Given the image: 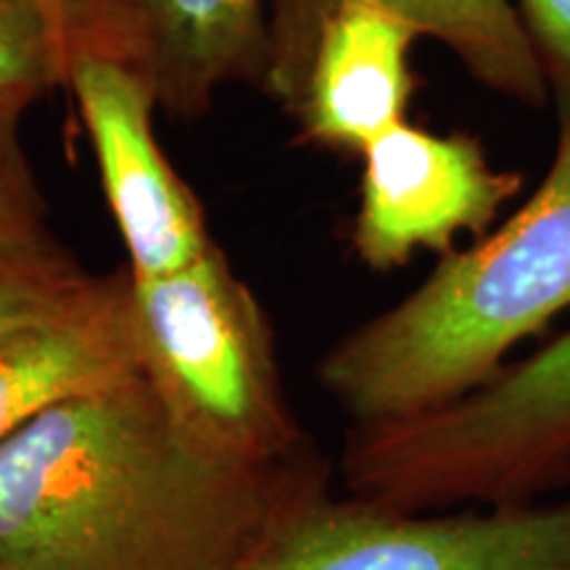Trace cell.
I'll return each mask as SVG.
<instances>
[{
	"label": "cell",
	"mask_w": 570,
	"mask_h": 570,
	"mask_svg": "<svg viewBox=\"0 0 570 570\" xmlns=\"http://www.w3.org/2000/svg\"><path fill=\"white\" fill-rule=\"evenodd\" d=\"M331 479L315 444L265 468L206 460L138 375L0 444V568L238 570Z\"/></svg>",
	"instance_id": "1"
},
{
	"label": "cell",
	"mask_w": 570,
	"mask_h": 570,
	"mask_svg": "<svg viewBox=\"0 0 570 570\" xmlns=\"http://www.w3.org/2000/svg\"><path fill=\"white\" fill-rule=\"evenodd\" d=\"M568 309L570 119L529 202L338 338L320 360V386L352 425L425 415L494 381L525 338Z\"/></svg>",
	"instance_id": "2"
},
{
	"label": "cell",
	"mask_w": 570,
	"mask_h": 570,
	"mask_svg": "<svg viewBox=\"0 0 570 570\" xmlns=\"http://www.w3.org/2000/svg\"><path fill=\"white\" fill-rule=\"evenodd\" d=\"M344 489L402 512L529 504L570 487V327L425 415L352 425Z\"/></svg>",
	"instance_id": "3"
},
{
	"label": "cell",
	"mask_w": 570,
	"mask_h": 570,
	"mask_svg": "<svg viewBox=\"0 0 570 570\" xmlns=\"http://www.w3.org/2000/svg\"><path fill=\"white\" fill-rule=\"evenodd\" d=\"M127 304L140 375L190 449L265 468L312 444L283 391L265 312L217 244L173 275L127 269Z\"/></svg>",
	"instance_id": "4"
},
{
	"label": "cell",
	"mask_w": 570,
	"mask_h": 570,
	"mask_svg": "<svg viewBox=\"0 0 570 570\" xmlns=\"http://www.w3.org/2000/svg\"><path fill=\"white\" fill-rule=\"evenodd\" d=\"M356 259L373 273L410 265L417 252L444 256L462 233L487 235L523 190V177L497 169L481 140L399 125L362 154Z\"/></svg>",
	"instance_id": "5"
},
{
	"label": "cell",
	"mask_w": 570,
	"mask_h": 570,
	"mask_svg": "<svg viewBox=\"0 0 570 570\" xmlns=\"http://www.w3.org/2000/svg\"><path fill=\"white\" fill-rule=\"evenodd\" d=\"M69 59L130 69L175 117H198L225 85L269 63L262 0H63Z\"/></svg>",
	"instance_id": "6"
},
{
	"label": "cell",
	"mask_w": 570,
	"mask_h": 570,
	"mask_svg": "<svg viewBox=\"0 0 570 570\" xmlns=\"http://www.w3.org/2000/svg\"><path fill=\"white\" fill-rule=\"evenodd\" d=\"M67 85L90 135L106 202L135 277H161L194 265L214 246L204 206L175 173L154 135V92L130 69L77 53Z\"/></svg>",
	"instance_id": "7"
},
{
	"label": "cell",
	"mask_w": 570,
	"mask_h": 570,
	"mask_svg": "<svg viewBox=\"0 0 570 570\" xmlns=\"http://www.w3.org/2000/svg\"><path fill=\"white\" fill-rule=\"evenodd\" d=\"M415 40L377 0H298L291 90L304 138L362 156L407 122Z\"/></svg>",
	"instance_id": "8"
},
{
	"label": "cell",
	"mask_w": 570,
	"mask_h": 570,
	"mask_svg": "<svg viewBox=\"0 0 570 570\" xmlns=\"http://www.w3.org/2000/svg\"><path fill=\"white\" fill-rule=\"evenodd\" d=\"M238 570H518V560L483 512H402L325 494Z\"/></svg>",
	"instance_id": "9"
},
{
	"label": "cell",
	"mask_w": 570,
	"mask_h": 570,
	"mask_svg": "<svg viewBox=\"0 0 570 570\" xmlns=\"http://www.w3.org/2000/svg\"><path fill=\"white\" fill-rule=\"evenodd\" d=\"M138 375L127 269H119L71 315L0 336V444L48 410Z\"/></svg>",
	"instance_id": "10"
},
{
	"label": "cell",
	"mask_w": 570,
	"mask_h": 570,
	"mask_svg": "<svg viewBox=\"0 0 570 570\" xmlns=\"http://www.w3.org/2000/svg\"><path fill=\"white\" fill-rule=\"evenodd\" d=\"M415 30L454 53L468 75L525 109L550 101L541 59L518 0H377Z\"/></svg>",
	"instance_id": "11"
},
{
	"label": "cell",
	"mask_w": 570,
	"mask_h": 570,
	"mask_svg": "<svg viewBox=\"0 0 570 570\" xmlns=\"http://www.w3.org/2000/svg\"><path fill=\"white\" fill-rule=\"evenodd\" d=\"M69 51L53 0H0V117L19 122L67 85Z\"/></svg>",
	"instance_id": "12"
},
{
	"label": "cell",
	"mask_w": 570,
	"mask_h": 570,
	"mask_svg": "<svg viewBox=\"0 0 570 570\" xmlns=\"http://www.w3.org/2000/svg\"><path fill=\"white\" fill-rule=\"evenodd\" d=\"M59 240L42 246H0V336L17 327L71 315L101 288Z\"/></svg>",
	"instance_id": "13"
},
{
	"label": "cell",
	"mask_w": 570,
	"mask_h": 570,
	"mask_svg": "<svg viewBox=\"0 0 570 570\" xmlns=\"http://www.w3.org/2000/svg\"><path fill=\"white\" fill-rule=\"evenodd\" d=\"M59 240L48 227V206L40 194L19 122L0 117V246H42Z\"/></svg>",
	"instance_id": "14"
},
{
	"label": "cell",
	"mask_w": 570,
	"mask_h": 570,
	"mask_svg": "<svg viewBox=\"0 0 570 570\" xmlns=\"http://www.w3.org/2000/svg\"><path fill=\"white\" fill-rule=\"evenodd\" d=\"M558 119H570V0H518Z\"/></svg>",
	"instance_id": "15"
},
{
	"label": "cell",
	"mask_w": 570,
	"mask_h": 570,
	"mask_svg": "<svg viewBox=\"0 0 570 570\" xmlns=\"http://www.w3.org/2000/svg\"><path fill=\"white\" fill-rule=\"evenodd\" d=\"M56 3V9H59V13H61V9H63V0H53Z\"/></svg>",
	"instance_id": "16"
},
{
	"label": "cell",
	"mask_w": 570,
	"mask_h": 570,
	"mask_svg": "<svg viewBox=\"0 0 570 570\" xmlns=\"http://www.w3.org/2000/svg\"><path fill=\"white\" fill-rule=\"evenodd\" d=\"M0 570H6V568H0Z\"/></svg>",
	"instance_id": "17"
}]
</instances>
